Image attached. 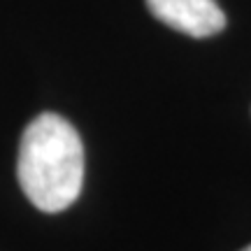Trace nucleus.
Listing matches in <instances>:
<instances>
[{"mask_svg":"<svg viewBox=\"0 0 251 251\" xmlns=\"http://www.w3.org/2000/svg\"><path fill=\"white\" fill-rule=\"evenodd\" d=\"M17 177L26 198L47 214L63 212L84 184V144L75 126L45 112L26 126L17 156Z\"/></svg>","mask_w":251,"mask_h":251,"instance_id":"f257e3e1","label":"nucleus"},{"mask_svg":"<svg viewBox=\"0 0 251 251\" xmlns=\"http://www.w3.org/2000/svg\"><path fill=\"white\" fill-rule=\"evenodd\" d=\"M147 7L165 26L191 37H209L226 28V14L216 0H147Z\"/></svg>","mask_w":251,"mask_h":251,"instance_id":"f03ea898","label":"nucleus"},{"mask_svg":"<svg viewBox=\"0 0 251 251\" xmlns=\"http://www.w3.org/2000/svg\"><path fill=\"white\" fill-rule=\"evenodd\" d=\"M242 251H251V247H247V249H242Z\"/></svg>","mask_w":251,"mask_h":251,"instance_id":"7ed1b4c3","label":"nucleus"}]
</instances>
